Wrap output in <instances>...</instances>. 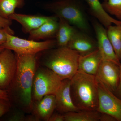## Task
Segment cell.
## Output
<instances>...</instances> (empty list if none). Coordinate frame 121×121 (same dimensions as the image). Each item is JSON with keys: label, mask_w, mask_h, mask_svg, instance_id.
Wrapping results in <instances>:
<instances>
[{"label": "cell", "mask_w": 121, "mask_h": 121, "mask_svg": "<svg viewBox=\"0 0 121 121\" xmlns=\"http://www.w3.org/2000/svg\"><path fill=\"white\" fill-rule=\"evenodd\" d=\"M0 98L7 100H9L8 93L7 90L0 89Z\"/></svg>", "instance_id": "f1b7e54d"}, {"label": "cell", "mask_w": 121, "mask_h": 121, "mask_svg": "<svg viewBox=\"0 0 121 121\" xmlns=\"http://www.w3.org/2000/svg\"><path fill=\"white\" fill-rule=\"evenodd\" d=\"M64 116L59 114H53L48 121H64Z\"/></svg>", "instance_id": "83f0119b"}, {"label": "cell", "mask_w": 121, "mask_h": 121, "mask_svg": "<svg viewBox=\"0 0 121 121\" xmlns=\"http://www.w3.org/2000/svg\"><path fill=\"white\" fill-rule=\"evenodd\" d=\"M92 24L96 35L98 49L103 60H110L120 66L121 61L117 57L108 38L107 29L96 21H93Z\"/></svg>", "instance_id": "30bf717a"}, {"label": "cell", "mask_w": 121, "mask_h": 121, "mask_svg": "<svg viewBox=\"0 0 121 121\" xmlns=\"http://www.w3.org/2000/svg\"><path fill=\"white\" fill-rule=\"evenodd\" d=\"M5 48L2 45H0V53Z\"/></svg>", "instance_id": "4dcf8cb0"}, {"label": "cell", "mask_w": 121, "mask_h": 121, "mask_svg": "<svg viewBox=\"0 0 121 121\" xmlns=\"http://www.w3.org/2000/svg\"><path fill=\"white\" fill-rule=\"evenodd\" d=\"M9 33L13 35L14 32L11 28L0 29V45H2L6 42L7 34Z\"/></svg>", "instance_id": "603a6c76"}, {"label": "cell", "mask_w": 121, "mask_h": 121, "mask_svg": "<svg viewBox=\"0 0 121 121\" xmlns=\"http://www.w3.org/2000/svg\"><path fill=\"white\" fill-rule=\"evenodd\" d=\"M26 120V117L23 113L21 111H18L13 114L9 119L11 121H23Z\"/></svg>", "instance_id": "d4e9b609"}, {"label": "cell", "mask_w": 121, "mask_h": 121, "mask_svg": "<svg viewBox=\"0 0 121 121\" xmlns=\"http://www.w3.org/2000/svg\"><path fill=\"white\" fill-rule=\"evenodd\" d=\"M105 11L109 15L114 16L121 21V0H107L102 3Z\"/></svg>", "instance_id": "7402d4cb"}, {"label": "cell", "mask_w": 121, "mask_h": 121, "mask_svg": "<svg viewBox=\"0 0 121 121\" xmlns=\"http://www.w3.org/2000/svg\"><path fill=\"white\" fill-rule=\"evenodd\" d=\"M62 81L58 76L49 68H38L36 70L33 84L34 99L37 101L45 95L55 94Z\"/></svg>", "instance_id": "5b68a950"}, {"label": "cell", "mask_w": 121, "mask_h": 121, "mask_svg": "<svg viewBox=\"0 0 121 121\" xmlns=\"http://www.w3.org/2000/svg\"><path fill=\"white\" fill-rule=\"evenodd\" d=\"M71 80H62L59 87L55 93L56 109L62 113L77 112L80 110L74 105L70 92Z\"/></svg>", "instance_id": "8fae6325"}, {"label": "cell", "mask_w": 121, "mask_h": 121, "mask_svg": "<svg viewBox=\"0 0 121 121\" xmlns=\"http://www.w3.org/2000/svg\"><path fill=\"white\" fill-rule=\"evenodd\" d=\"M121 61L120 65V80H119V84L118 88L117 90V93H116L115 95H117L118 97L121 99Z\"/></svg>", "instance_id": "f546056e"}, {"label": "cell", "mask_w": 121, "mask_h": 121, "mask_svg": "<svg viewBox=\"0 0 121 121\" xmlns=\"http://www.w3.org/2000/svg\"><path fill=\"white\" fill-rule=\"evenodd\" d=\"M120 66L110 60H102L95 76L96 82L116 94L120 80Z\"/></svg>", "instance_id": "52a82bcc"}, {"label": "cell", "mask_w": 121, "mask_h": 121, "mask_svg": "<svg viewBox=\"0 0 121 121\" xmlns=\"http://www.w3.org/2000/svg\"><path fill=\"white\" fill-rule=\"evenodd\" d=\"M100 113V121H117L113 117L110 115L104 113Z\"/></svg>", "instance_id": "4316f807"}, {"label": "cell", "mask_w": 121, "mask_h": 121, "mask_svg": "<svg viewBox=\"0 0 121 121\" xmlns=\"http://www.w3.org/2000/svg\"><path fill=\"white\" fill-rule=\"evenodd\" d=\"M56 108L55 96L54 95H48L37 101L35 111L38 117L44 121H48Z\"/></svg>", "instance_id": "e0dca14e"}, {"label": "cell", "mask_w": 121, "mask_h": 121, "mask_svg": "<svg viewBox=\"0 0 121 121\" xmlns=\"http://www.w3.org/2000/svg\"><path fill=\"white\" fill-rule=\"evenodd\" d=\"M15 54L17 68L13 82L21 102L30 107L32 104L33 84L37 60L36 54Z\"/></svg>", "instance_id": "3957f363"}, {"label": "cell", "mask_w": 121, "mask_h": 121, "mask_svg": "<svg viewBox=\"0 0 121 121\" xmlns=\"http://www.w3.org/2000/svg\"><path fill=\"white\" fill-rule=\"evenodd\" d=\"M77 29L64 20L59 18L58 28L55 36L56 45L59 47H67Z\"/></svg>", "instance_id": "ac0fdd59"}, {"label": "cell", "mask_w": 121, "mask_h": 121, "mask_svg": "<svg viewBox=\"0 0 121 121\" xmlns=\"http://www.w3.org/2000/svg\"><path fill=\"white\" fill-rule=\"evenodd\" d=\"M8 100L0 98V118L8 112L9 109Z\"/></svg>", "instance_id": "cb8c5ba5"}, {"label": "cell", "mask_w": 121, "mask_h": 121, "mask_svg": "<svg viewBox=\"0 0 121 121\" xmlns=\"http://www.w3.org/2000/svg\"><path fill=\"white\" fill-rule=\"evenodd\" d=\"M83 0H54L44 4L48 11L62 18L78 30L88 33L90 26Z\"/></svg>", "instance_id": "7a4b0ae2"}, {"label": "cell", "mask_w": 121, "mask_h": 121, "mask_svg": "<svg viewBox=\"0 0 121 121\" xmlns=\"http://www.w3.org/2000/svg\"><path fill=\"white\" fill-rule=\"evenodd\" d=\"M104 1H106L107 0H103Z\"/></svg>", "instance_id": "1f68e13d"}, {"label": "cell", "mask_w": 121, "mask_h": 121, "mask_svg": "<svg viewBox=\"0 0 121 121\" xmlns=\"http://www.w3.org/2000/svg\"><path fill=\"white\" fill-rule=\"evenodd\" d=\"M100 113L97 111L80 110L64 115L65 121H99Z\"/></svg>", "instance_id": "d6986e66"}, {"label": "cell", "mask_w": 121, "mask_h": 121, "mask_svg": "<svg viewBox=\"0 0 121 121\" xmlns=\"http://www.w3.org/2000/svg\"><path fill=\"white\" fill-rule=\"evenodd\" d=\"M67 47L75 51L80 55H84L98 49L97 41L86 33L76 30Z\"/></svg>", "instance_id": "7c38bea8"}, {"label": "cell", "mask_w": 121, "mask_h": 121, "mask_svg": "<svg viewBox=\"0 0 121 121\" xmlns=\"http://www.w3.org/2000/svg\"><path fill=\"white\" fill-rule=\"evenodd\" d=\"M58 20L56 16H52L38 28L29 33V39L36 41L55 37L58 28Z\"/></svg>", "instance_id": "2e32d148"}, {"label": "cell", "mask_w": 121, "mask_h": 121, "mask_svg": "<svg viewBox=\"0 0 121 121\" xmlns=\"http://www.w3.org/2000/svg\"><path fill=\"white\" fill-rule=\"evenodd\" d=\"M12 23V20L4 18L0 14V29L10 28Z\"/></svg>", "instance_id": "484cf974"}, {"label": "cell", "mask_w": 121, "mask_h": 121, "mask_svg": "<svg viewBox=\"0 0 121 121\" xmlns=\"http://www.w3.org/2000/svg\"><path fill=\"white\" fill-rule=\"evenodd\" d=\"M17 68L16 54L4 48L0 53V89L7 90L14 82Z\"/></svg>", "instance_id": "9c48e42d"}, {"label": "cell", "mask_w": 121, "mask_h": 121, "mask_svg": "<svg viewBox=\"0 0 121 121\" xmlns=\"http://www.w3.org/2000/svg\"><path fill=\"white\" fill-rule=\"evenodd\" d=\"M79 56L78 52L67 47H58L49 52L43 64L62 80H71L78 70Z\"/></svg>", "instance_id": "277c9868"}, {"label": "cell", "mask_w": 121, "mask_h": 121, "mask_svg": "<svg viewBox=\"0 0 121 121\" xmlns=\"http://www.w3.org/2000/svg\"><path fill=\"white\" fill-rule=\"evenodd\" d=\"M103 59L98 49L84 55H80L78 70L95 76Z\"/></svg>", "instance_id": "9a60e30c"}, {"label": "cell", "mask_w": 121, "mask_h": 121, "mask_svg": "<svg viewBox=\"0 0 121 121\" xmlns=\"http://www.w3.org/2000/svg\"><path fill=\"white\" fill-rule=\"evenodd\" d=\"M56 44L55 40L37 41L21 39L7 33V40L2 45L5 48L13 51L15 54L35 55L40 52L50 50Z\"/></svg>", "instance_id": "8992f818"}, {"label": "cell", "mask_w": 121, "mask_h": 121, "mask_svg": "<svg viewBox=\"0 0 121 121\" xmlns=\"http://www.w3.org/2000/svg\"><path fill=\"white\" fill-rule=\"evenodd\" d=\"M89 7L90 12L106 29L114 24L121 25V21L111 17L104 10L99 0H83Z\"/></svg>", "instance_id": "4fadbf2b"}, {"label": "cell", "mask_w": 121, "mask_h": 121, "mask_svg": "<svg viewBox=\"0 0 121 121\" xmlns=\"http://www.w3.org/2000/svg\"><path fill=\"white\" fill-rule=\"evenodd\" d=\"M107 35L118 59L121 60V25H110L107 29Z\"/></svg>", "instance_id": "ffe728a7"}, {"label": "cell", "mask_w": 121, "mask_h": 121, "mask_svg": "<svg viewBox=\"0 0 121 121\" xmlns=\"http://www.w3.org/2000/svg\"><path fill=\"white\" fill-rule=\"evenodd\" d=\"M52 16H45L38 15H30L13 13L10 16L9 19L17 21L22 25L26 32L36 29L43 24L51 19Z\"/></svg>", "instance_id": "5bb4252c"}, {"label": "cell", "mask_w": 121, "mask_h": 121, "mask_svg": "<svg viewBox=\"0 0 121 121\" xmlns=\"http://www.w3.org/2000/svg\"><path fill=\"white\" fill-rule=\"evenodd\" d=\"M70 92L74 105L80 110L97 111L98 92L94 75L78 70L71 79Z\"/></svg>", "instance_id": "6da1fadb"}, {"label": "cell", "mask_w": 121, "mask_h": 121, "mask_svg": "<svg viewBox=\"0 0 121 121\" xmlns=\"http://www.w3.org/2000/svg\"><path fill=\"white\" fill-rule=\"evenodd\" d=\"M24 4V0H0V14L9 19L10 16L15 13V9L22 8Z\"/></svg>", "instance_id": "44dd1931"}, {"label": "cell", "mask_w": 121, "mask_h": 121, "mask_svg": "<svg viewBox=\"0 0 121 121\" xmlns=\"http://www.w3.org/2000/svg\"><path fill=\"white\" fill-rule=\"evenodd\" d=\"M98 107L97 111L110 115L117 120L121 121V99L97 83Z\"/></svg>", "instance_id": "ba28073f"}]
</instances>
